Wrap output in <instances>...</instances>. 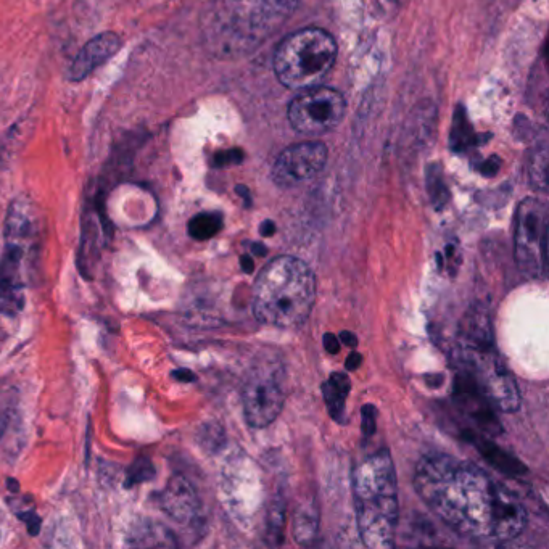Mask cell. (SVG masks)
<instances>
[{
  "instance_id": "cell-1",
  "label": "cell",
  "mask_w": 549,
  "mask_h": 549,
  "mask_svg": "<svg viewBox=\"0 0 549 549\" xmlns=\"http://www.w3.org/2000/svg\"><path fill=\"white\" fill-rule=\"evenodd\" d=\"M414 488L448 527L463 537L504 543L527 524V511L516 493L475 464L443 453L419 461Z\"/></svg>"
},
{
  "instance_id": "cell-2",
  "label": "cell",
  "mask_w": 549,
  "mask_h": 549,
  "mask_svg": "<svg viewBox=\"0 0 549 549\" xmlns=\"http://www.w3.org/2000/svg\"><path fill=\"white\" fill-rule=\"evenodd\" d=\"M316 302V276L305 261L279 256L269 261L253 287V314L266 326L297 329Z\"/></svg>"
},
{
  "instance_id": "cell-3",
  "label": "cell",
  "mask_w": 549,
  "mask_h": 549,
  "mask_svg": "<svg viewBox=\"0 0 549 549\" xmlns=\"http://www.w3.org/2000/svg\"><path fill=\"white\" fill-rule=\"evenodd\" d=\"M356 522L364 546L389 549L398 524L397 472L389 450L377 451L353 472Z\"/></svg>"
},
{
  "instance_id": "cell-4",
  "label": "cell",
  "mask_w": 549,
  "mask_h": 549,
  "mask_svg": "<svg viewBox=\"0 0 549 549\" xmlns=\"http://www.w3.org/2000/svg\"><path fill=\"white\" fill-rule=\"evenodd\" d=\"M297 4L298 0H228L211 13L208 36L229 52L281 25Z\"/></svg>"
},
{
  "instance_id": "cell-5",
  "label": "cell",
  "mask_w": 549,
  "mask_h": 549,
  "mask_svg": "<svg viewBox=\"0 0 549 549\" xmlns=\"http://www.w3.org/2000/svg\"><path fill=\"white\" fill-rule=\"evenodd\" d=\"M337 44L331 34L319 28H306L285 38L276 57L277 78L292 91L319 86L334 67Z\"/></svg>"
},
{
  "instance_id": "cell-6",
  "label": "cell",
  "mask_w": 549,
  "mask_h": 549,
  "mask_svg": "<svg viewBox=\"0 0 549 549\" xmlns=\"http://www.w3.org/2000/svg\"><path fill=\"white\" fill-rule=\"evenodd\" d=\"M548 208L538 199H525L519 205L514 223V258L527 279H543L546 273Z\"/></svg>"
},
{
  "instance_id": "cell-7",
  "label": "cell",
  "mask_w": 549,
  "mask_h": 549,
  "mask_svg": "<svg viewBox=\"0 0 549 549\" xmlns=\"http://www.w3.org/2000/svg\"><path fill=\"white\" fill-rule=\"evenodd\" d=\"M461 361L474 379L483 397L504 413H514L521 406V392L516 379L501 360L495 347L485 350H461Z\"/></svg>"
},
{
  "instance_id": "cell-8",
  "label": "cell",
  "mask_w": 549,
  "mask_h": 549,
  "mask_svg": "<svg viewBox=\"0 0 549 549\" xmlns=\"http://www.w3.org/2000/svg\"><path fill=\"white\" fill-rule=\"evenodd\" d=\"M345 108L340 92L331 87H310L290 102L289 121L302 136H324L342 123Z\"/></svg>"
},
{
  "instance_id": "cell-9",
  "label": "cell",
  "mask_w": 549,
  "mask_h": 549,
  "mask_svg": "<svg viewBox=\"0 0 549 549\" xmlns=\"http://www.w3.org/2000/svg\"><path fill=\"white\" fill-rule=\"evenodd\" d=\"M282 385L273 374H255L242 390V406L247 424L253 429H265L276 421L284 408Z\"/></svg>"
},
{
  "instance_id": "cell-10",
  "label": "cell",
  "mask_w": 549,
  "mask_h": 549,
  "mask_svg": "<svg viewBox=\"0 0 549 549\" xmlns=\"http://www.w3.org/2000/svg\"><path fill=\"white\" fill-rule=\"evenodd\" d=\"M326 163L327 149L321 142L292 145L274 163L273 179L277 186L284 189L302 186L318 176Z\"/></svg>"
},
{
  "instance_id": "cell-11",
  "label": "cell",
  "mask_w": 549,
  "mask_h": 549,
  "mask_svg": "<svg viewBox=\"0 0 549 549\" xmlns=\"http://www.w3.org/2000/svg\"><path fill=\"white\" fill-rule=\"evenodd\" d=\"M160 506L173 521L190 524L199 517L200 500L189 480L174 475L160 495Z\"/></svg>"
},
{
  "instance_id": "cell-12",
  "label": "cell",
  "mask_w": 549,
  "mask_h": 549,
  "mask_svg": "<svg viewBox=\"0 0 549 549\" xmlns=\"http://www.w3.org/2000/svg\"><path fill=\"white\" fill-rule=\"evenodd\" d=\"M121 46H123V42H121L120 36L113 33V31H107V33L92 38L83 49L79 50V54L71 63V81L86 79L92 71L97 70L100 65L108 62L113 55L118 54Z\"/></svg>"
},
{
  "instance_id": "cell-13",
  "label": "cell",
  "mask_w": 549,
  "mask_h": 549,
  "mask_svg": "<svg viewBox=\"0 0 549 549\" xmlns=\"http://www.w3.org/2000/svg\"><path fill=\"white\" fill-rule=\"evenodd\" d=\"M21 247L7 245L0 263V311L15 314L23 306V285L20 281Z\"/></svg>"
},
{
  "instance_id": "cell-14",
  "label": "cell",
  "mask_w": 549,
  "mask_h": 549,
  "mask_svg": "<svg viewBox=\"0 0 549 549\" xmlns=\"http://www.w3.org/2000/svg\"><path fill=\"white\" fill-rule=\"evenodd\" d=\"M493 347V332L485 306L475 305L464 316L459 331V350H485Z\"/></svg>"
},
{
  "instance_id": "cell-15",
  "label": "cell",
  "mask_w": 549,
  "mask_h": 549,
  "mask_svg": "<svg viewBox=\"0 0 549 549\" xmlns=\"http://www.w3.org/2000/svg\"><path fill=\"white\" fill-rule=\"evenodd\" d=\"M129 543L134 546H174L173 535L165 527L157 524H144L137 527Z\"/></svg>"
},
{
  "instance_id": "cell-16",
  "label": "cell",
  "mask_w": 549,
  "mask_h": 549,
  "mask_svg": "<svg viewBox=\"0 0 549 549\" xmlns=\"http://www.w3.org/2000/svg\"><path fill=\"white\" fill-rule=\"evenodd\" d=\"M223 216L221 213H200L190 219L187 231L194 240H210L223 229Z\"/></svg>"
},
{
  "instance_id": "cell-17",
  "label": "cell",
  "mask_w": 549,
  "mask_h": 549,
  "mask_svg": "<svg viewBox=\"0 0 549 549\" xmlns=\"http://www.w3.org/2000/svg\"><path fill=\"white\" fill-rule=\"evenodd\" d=\"M530 181L533 187H537L541 192H546L548 189V150L546 145H541V149L533 155L532 163H530Z\"/></svg>"
},
{
  "instance_id": "cell-18",
  "label": "cell",
  "mask_w": 549,
  "mask_h": 549,
  "mask_svg": "<svg viewBox=\"0 0 549 549\" xmlns=\"http://www.w3.org/2000/svg\"><path fill=\"white\" fill-rule=\"evenodd\" d=\"M322 393H324V400H326V405L329 408V414H331L332 419L337 422H343L347 395H343L339 390H335L329 382L322 385Z\"/></svg>"
},
{
  "instance_id": "cell-19",
  "label": "cell",
  "mask_w": 549,
  "mask_h": 549,
  "mask_svg": "<svg viewBox=\"0 0 549 549\" xmlns=\"http://www.w3.org/2000/svg\"><path fill=\"white\" fill-rule=\"evenodd\" d=\"M294 533L298 543H308L316 532V517L310 511H298L295 516Z\"/></svg>"
},
{
  "instance_id": "cell-20",
  "label": "cell",
  "mask_w": 549,
  "mask_h": 549,
  "mask_svg": "<svg viewBox=\"0 0 549 549\" xmlns=\"http://www.w3.org/2000/svg\"><path fill=\"white\" fill-rule=\"evenodd\" d=\"M153 475H155V471H153L152 463L149 459L141 458L129 469L126 485L134 487L136 483L147 482V480L152 479Z\"/></svg>"
},
{
  "instance_id": "cell-21",
  "label": "cell",
  "mask_w": 549,
  "mask_h": 549,
  "mask_svg": "<svg viewBox=\"0 0 549 549\" xmlns=\"http://www.w3.org/2000/svg\"><path fill=\"white\" fill-rule=\"evenodd\" d=\"M429 194L432 197V203L435 207L442 208L448 200V190L443 184L442 174L434 171V174H429Z\"/></svg>"
},
{
  "instance_id": "cell-22",
  "label": "cell",
  "mask_w": 549,
  "mask_h": 549,
  "mask_svg": "<svg viewBox=\"0 0 549 549\" xmlns=\"http://www.w3.org/2000/svg\"><path fill=\"white\" fill-rule=\"evenodd\" d=\"M377 411L376 408L372 405H364L363 406V424H361V429H363V434L366 435V437H369V435L374 434L376 432V426H377Z\"/></svg>"
},
{
  "instance_id": "cell-23",
  "label": "cell",
  "mask_w": 549,
  "mask_h": 549,
  "mask_svg": "<svg viewBox=\"0 0 549 549\" xmlns=\"http://www.w3.org/2000/svg\"><path fill=\"white\" fill-rule=\"evenodd\" d=\"M242 160V153L239 152V150H229V152H221L216 153L215 166H228L232 165V163H239V161Z\"/></svg>"
},
{
  "instance_id": "cell-24",
  "label": "cell",
  "mask_w": 549,
  "mask_h": 549,
  "mask_svg": "<svg viewBox=\"0 0 549 549\" xmlns=\"http://www.w3.org/2000/svg\"><path fill=\"white\" fill-rule=\"evenodd\" d=\"M21 521H25L28 525V530L31 535H38L39 529H41V519H39L33 511H25V514H20Z\"/></svg>"
},
{
  "instance_id": "cell-25",
  "label": "cell",
  "mask_w": 549,
  "mask_h": 549,
  "mask_svg": "<svg viewBox=\"0 0 549 549\" xmlns=\"http://www.w3.org/2000/svg\"><path fill=\"white\" fill-rule=\"evenodd\" d=\"M324 348H326L327 353L337 355L340 348H342V343L339 342V339L334 334H326L324 335Z\"/></svg>"
},
{
  "instance_id": "cell-26",
  "label": "cell",
  "mask_w": 549,
  "mask_h": 549,
  "mask_svg": "<svg viewBox=\"0 0 549 549\" xmlns=\"http://www.w3.org/2000/svg\"><path fill=\"white\" fill-rule=\"evenodd\" d=\"M382 10L387 13H397L403 7L406 0H377Z\"/></svg>"
},
{
  "instance_id": "cell-27",
  "label": "cell",
  "mask_w": 549,
  "mask_h": 549,
  "mask_svg": "<svg viewBox=\"0 0 549 549\" xmlns=\"http://www.w3.org/2000/svg\"><path fill=\"white\" fill-rule=\"evenodd\" d=\"M361 364H363V356H361L360 353L353 351V353L348 356L345 366H347L348 371H356V369H360Z\"/></svg>"
},
{
  "instance_id": "cell-28",
  "label": "cell",
  "mask_w": 549,
  "mask_h": 549,
  "mask_svg": "<svg viewBox=\"0 0 549 549\" xmlns=\"http://www.w3.org/2000/svg\"><path fill=\"white\" fill-rule=\"evenodd\" d=\"M173 377L181 380V382H194L197 379L194 372H190L189 369H178V371L173 372Z\"/></svg>"
},
{
  "instance_id": "cell-29",
  "label": "cell",
  "mask_w": 549,
  "mask_h": 549,
  "mask_svg": "<svg viewBox=\"0 0 549 549\" xmlns=\"http://www.w3.org/2000/svg\"><path fill=\"white\" fill-rule=\"evenodd\" d=\"M340 340L350 348H355L356 345H358V337L350 331H343L342 334H340Z\"/></svg>"
},
{
  "instance_id": "cell-30",
  "label": "cell",
  "mask_w": 549,
  "mask_h": 549,
  "mask_svg": "<svg viewBox=\"0 0 549 549\" xmlns=\"http://www.w3.org/2000/svg\"><path fill=\"white\" fill-rule=\"evenodd\" d=\"M276 224L273 221H265L261 224L260 234L263 237H273L276 234Z\"/></svg>"
},
{
  "instance_id": "cell-31",
  "label": "cell",
  "mask_w": 549,
  "mask_h": 549,
  "mask_svg": "<svg viewBox=\"0 0 549 549\" xmlns=\"http://www.w3.org/2000/svg\"><path fill=\"white\" fill-rule=\"evenodd\" d=\"M240 265H242V269H244V273L250 274L253 273V269H255V263H253L252 256L244 255L242 258H240Z\"/></svg>"
},
{
  "instance_id": "cell-32",
  "label": "cell",
  "mask_w": 549,
  "mask_h": 549,
  "mask_svg": "<svg viewBox=\"0 0 549 549\" xmlns=\"http://www.w3.org/2000/svg\"><path fill=\"white\" fill-rule=\"evenodd\" d=\"M252 252L256 253V255H258V256H265L266 252H268V248H266L265 245L253 244L252 245Z\"/></svg>"
},
{
  "instance_id": "cell-33",
  "label": "cell",
  "mask_w": 549,
  "mask_h": 549,
  "mask_svg": "<svg viewBox=\"0 0 549 549\" xmlns=\"http://www.w3.org/2000/svg\"><path fill=\"white\" fill-rule=\"evenodd\" d=\"M237 194L242 195V197H244L245 199V203H247V205H250V195H248L247 189H245L244 186L237 187Z\"/></svg>"
},
{
  "instance_id": "cell-34",
  "label": "cell",
  "mask_w": 549,
  "mask_h": 549,
  "mask_svg": "<svg viewBox=\"0 0 549 549\" xmlns=\"http://www.w3.org/2000/svg\"><path fill=\"white\" fill-rule=\"evenodd\" d=\"M5 427H7V419H5L4 414L0 413V437L4 435Z\"/></svg>"
}]
</instances>
